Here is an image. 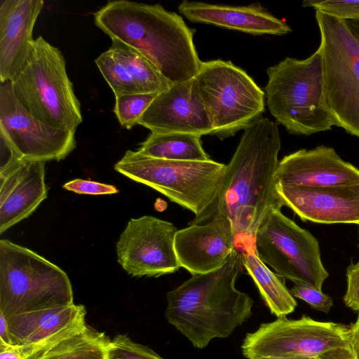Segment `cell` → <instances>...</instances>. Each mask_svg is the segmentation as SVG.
<instances>
[{"instance_id":"cell-1","label":"cell","mask_w":359,"mask_h":359,"mask_svg":"<svg viewBox=\"0 0 359 359\" xmlns=\"http://www.w3.org/2000/svg\"><path fill=\"white\" fill-rule=\"evenodd\" d=\"M281 147L278 123L260 117L244 129L226 165L224 179L212 205L189 224L207 222L216 216L229 219L236 248L252 243L269 208L281 205L276 194L275 175Z\"/></svg>"},{"instance_id":"cell-2","label":"cell","mask_w":359,"mask_h":359,"mask_svg":"<svg viewBox=\"0 0 359 359\" xmlns=\"http://www.w3.org/2000/svg\"><path fill=\"white\" fill-rule=\"evenodd\" d=\"M94 21L111 39L142 53L170 84L189 81L200 69L195 30L159 4L109 1L94 14Z\"/></svg>"},{"instance_id":"cell-3","label":"cell","mask_w":359,"mask_h":359,"mask_svg":"<svg viewBox=\"0 0 359 359\" xmlns=\"http://www.w3.org/2000/svg\"><path fill=\"white\" fill-rule=\"evenodd\" d=\"M235 248L220 268L192 276L167 293L165 316L197 348L215 338H227L252 315L254 300L237 290L243 271Z\"/></svg>"},{"instance_id":"cell-4","label":"cell","mask_w":359,"mask_h":359,"mask_svg":"<svg viewBox=\"0 0 359 359\" xmlns=\"http://www.w3.org/2000/svg\"><path fill=\"white\" fill-rule=\"evenodd\" d=\"M266 103L276 123L291 134L310 135L334 126L325 95L320 47L304 60L285 57L266 70Z\"/></svg>"},{"instance_id":"cell-5","label":"cell","mask_w":359,"mask_h":359,"mask_svg":"<svg viewBox=\"0 0 359 359\" xmlns=\"http://www.w3.org/2000/svg\"><path fill=\"white\" fill-rule=\"evenodd\" d=\"M14 95L34 117L50 126L75 130L83 117L65 58L41 36L35 39L10 80Z\"/></svg>"},{"instance_id":"cell-6","label":"cell","mask_w":359,"mask_h":359,"mask_svg":"<svg viewBox=\"0 0 359 359\" xmlns=\"http://www.w3.org/2000/svg\"><path fill=\"white\" fill-rule=\"evenodd\" d=\"M74 304L67 274L29 248L0 241V313L5 317Z\"/></svg>"},{"instance_id":"cell-7","label":"cell","mask_w":359,"mask_h":359,"mask_svg":"<svg viewBox=\"0 0 359 359\" xmlns=\"http://www.w3.org/2000/svg\"><path fill=\"white\" fill-rule=\"evenodd\" d=\"M226 165L212 159L172 161L128 150L114 165L126 177L145 184L195 215L201 217L215 203Z\"/></svg>"},{"instance_id":"cell-8","label":"cell","mask_w":359,"mask_h":359,"mask_svg":"<svg viewBox=\"0 0 359 359\" xmlns=\"http://www.w3.org/2000/svg\"><path fill=\"white\" fill-rule=\"evenodd\" d=\"M325 95L334 126L359 137V24L316 11Z\"/></svg>"},{"instance_id":"cell-9","label":"cell","mask_w":359,"mask_h":359,"mask_svg":"<svg viewBox=\"0 0 359 359\" xmlns=\"http://www.w3.org/2000/svg\"><path fill=\"white\" fill-rule=\"evenodd\" d=\"M212 127L220 140L233 136L261 117L265 93L247 72L231 61H202L192 79Z\"/></svg>"},{"instance_id":"cell-10","label":"cell","mask_w":359,"mask_h":359,"mask_svg":"<svg viewBox=\"0 0 359 359\" xmlns=\"http://www.w3.org/2000/svg\"><path fill=\"white\" fill-rule=\"evenodd\" d=\"M273 205L252 239L259 258L283 279L322 290L329 273L321 260L318 241Z\"/></svg>"},{"instance_id":"cell-11","label":"cell","mask_w":359,"mask_h":359,"mask_svg":"<svg viewBox=\"0 0 359 359\" xmlns=\"http://www.w3.org/2000/svg\"><path fill=\"white\" fill-rule=\"evenodd\" d=\"M351 327L333 322H321L303 315L262 323L247 333L241 345L248 359L306 356L316 358L329 351L351 345Z\"/></svg>"},{"instance_id":"cell-12","label":"cell","mask_w":359,"mask_h":359,"mask_svg":"<svg viewBox=\"0 0 359 359\" xmlns=\"http://www.w3.org/2000/svg\"><path fill=\"white\" fill-rule=\"evenodd\" d=\"M0 136L27 160L60 161L76 147L75 130L50 126L31 115L15 97L10 81L0 84Z\"/></svg>"},{"instance_id":"cell-13","label":"cell","mask_w":359,"mask_h":359,"mask_svg":"<svg viewBox=\"0 0 359 359\" xmlns=\"http://www.w3.org/2000/svg\"><path fill=\"white\" fill-rule=\"evenodd\" d=\"M177 231L172 223L153 216L130 219L116 243L118 262L128 274L137 277L157 278L178 271Z\"/></svg>"},{"instance_id":"cell-14","label":"cell","mask_w":359,"mask_h":359,"mask_svg":"<svg viewBox=\"0 0 359 359\" xmlns=\"http://www.w3.org/2000/svg\"><path fill=\"white\" fill-rule=\"evenodd\" d=\"M275 190L281 205L304 222L359 225V184L313 187L276 184Z\"/></svg>"},{"instance_id":"cell-15","label":"cell","mask_w":359,"mask_h":359,"mask_svg":"<svg viewBox=\"0 0 359 359\" xmlns=\"http://www.w3.org/2000/svg\"><path fill=\"white\" fill-rule=\"evenodd\" d=\"M156 133L212 135V127L192 79L170 85L158 93L138 121Z\"/></svg>"},{"instance_id":"cell-16","label":"cell","mask_w":359,"mask_h":359,"mask_svg":"<svg viewBox=\"0 0 359 359\" xmlns=\"http://www.w3.org/2000/svg\"><path fill=\"white\" fill-rule=\"evenodd\" d=\"M45 161L18 155L0 165V233L28 217L47 198Z\"/></svg>"},{"instance_id":"cell-17","label":"cell","mask_w":359,"mask_h":359,"mask_svg":"<svg viewBox=\"0 0 359 359\" xmlns=\"http://www.w3.org/2000/svg\"><path fill=\"white\" fill-rule=\"evenodd\" d=\"M236 248L233 226L223 216H216L204 223L189 224L178 230L175 237L180 265L192 275L218 269Z\"/></svg>"},{"instance_id":"cell-18","label":"cell","mask_w":359,"mask_h":359,"mask_svg":"<svg viewBox=\"0 0 359 359\" xmlns=\"http://www.w3.org/2000/svg\"><path fill=\"white\" fill-rule=\"evenodd\" d=\"M276 184L289 187H334L359 184V169L344 161L332 147L302 149L279 161Z\"/></svg>"},{"instance_id":"cell-19","label":"cell","mask_w":359,"mask_h":359,"mask_svg":"<svg viewBox=\"0 0 359 359\" xmlns=\"http://www.w3.org/2000/svg\"><path fill=\"white\" fill-rule=\"evenodd\" d=\"M95 62L115 96L158 94L172 85L142 53L116 39Z\"/></svg>"},{"instance_id":"cell-20","label":"cell","mask_w":359,"mask_h":359,"mask_svg":"<svg viewBox=\"0 0 359 359\" xmlns=\"http://www.w3.org/2000/svg\"><path fill=\"white\" fill-rule=\"evenodd\" d=\"M43 0L0 1V80L10 81L34 40L33 29Z\"/></svg>"},{"instance_id":"cell-21","label":"cell","mask_w":359,"mask_h":359,"mask_svg":"<svg viewBox=\"0 0 359 359\" xmlns=\"http://www.w3.org/2000/svg\"><path fill=\"white\" fill-rule=\"evenodd\" d=\"M177 8L193 22L213 25L253 35H284L292 31L290 25L258 3L230 6L184 0Z\"/></svg>"},{"instance_id":"cell-22","label":"cell","mask_w":359,"mask_h":359,"mask_svg":"<svg viewBox=\"0 0 359 359\" xmlns=\"http://www.w3.org/2000/svg\"><path fill=\"white\" fill-rule=\"evenodd\" d=\"M86 310L83 305L39 310L6 317L13 345L45 344L69 336L84 328Z\"/></svg>"},{"instance_id":"cell-23","label":"cell","mask_w":359,"mask_h":359,"mask_svg":"<svg viewBox=\"0 0 359 359\" xmlns=\"http://www.w3.org/2000/svg\"><path fill=\"white\" fill-rule=\"evenodd\" d=\"M236 248L241 250L243 266L254 280L271 313L277 318L292 313L297 306L295 299L283 278L259 258L252 242Z\"/></svg>"},{"instance_id":"cell-24","label":"cell","mask_w":359,"mask_h":359,"mask_svg":"<svg viewBox=\"0 0 359 359\" xmlns=\"http://www.w3.org/2000/svg\"><path fill=\"white\" fill-rule=\"evenodd\" d=\"M147 156L172 161L210 160L202 147L201 137L192 134L151 133L137 150Z\"/></svg>"},{"instance_id":"cell-25","label":"cell","mask_w":359,"mask_h":359,"mask_svg":"<svg viewBox=\"0 0 359 359\" xmlns=\"http://www.w3.org/2000/svg\"><path fill=\"white\" fill-rule=\"evenodd\" d=\"M111 339L88 325L56 344L40 359H108Z\"/></svg>"},{"instance_id":"cell-26","label":"cell","mask_w":359,"mask_h":359,"mask_svg":"<svg viewBox=\"0 0 359 359\" xmlns=\"http://www.w3.org/2000/svg\"><path fill=\"white\" fill-rule=\"evenodd\" d=\"M158 94H128L115 96L114 111L120 125L130 130L138 125L144 112Z\"/></svg>"},{"instance_id":"cell-27","label":"cell","mask_w":359,"mask_h":359,"mask_svg":"<svg viewBox=\"0 0 359 359\" xmlns=\"http://www.w3.org/2000/svg\"><path fill=\"white\" fill-rule=\"evenodd\" d=\"M108 359H165L147 346L136 343L125 334L111 339Z\"/></svg>"},{"instance_id":"cell-28","label":"cell","mask_w":359,"mask_h":359,"mask_svg":"<svg viewBox=\"0 0 359 359\" xmlns=\"http://www.w3.org/2000/svg\"><path fill=\"white\" fill-rule=\"evenodd\" d=\"M302 6L313 7L341 20H359V0H305Z\"/></svg>"},{"instance_id":"cell-29","label":"cell","mask_w":359,"mask_h":359,"mask_svg":"<svg viewBox=\"0 0 359 359\" xmlns=\"http://www.w3.org/2000/svg\"><path fill=\"white\" fill-rule=\"evenodd\" d=\"M290 292L293 297L306 302L311 308L319 311L328 313L333 306V299L330 296L306 284L294 283Z\"/></svg>"},{"instance_id":"cell-30","label":"cell","mask_w":359,"mask_h":359,"mask_svg":"<svg viewBox=\"0 0 359 359\" xmlns=\"http://www.w3.org/2000/svg\"><path fill=\"white\" fill-rule=\"evenodd\" d=\"M63 188L79 194L104 195L118 192L113 185L81 179L69 181L63 185Z\"/></svg>"},{"instance_id":"cell-31","label":"cell","mask_w":359,"mask_h":359,"mask_svg":"<svg viewBox=\"0 0 359 359\" xmlns=\"http://www.w3.org/2000/svg\"><path fill=\"white\" fill-rule=\"evenodd\" d=\"M347 288L343 297L346 306L359 311V262H351L346 269Z\"/></svg>"},{"instance_id":"cell-32","label":"cell","mask_w":359,"mask_h":359,"mask_svg":"<svg viewBox=\"0 0 359 359\" xmlns=\"http://www.w3.org/2000/svg\"><path fill=\"white\" fill-rule=\"evenodd\" d=\"M316 359H358L351 345L329 351L318 355Z\"/></svg>"},{"instance_id":"cell-33","label":"cell","mask_w":359,"mask_h":359,"mask_svg":"<svg viewBox=\"0 0 359 359\" xmlns=\"http://www.w3.org/2000/svg\"><path fill=\"white\" fill-rule=\"evenodd\" d=\"M0 359H22L19 346L0 343Z\"/></svg>"},{"instance_id":"cell-34","label":"cell","mask_w":359,"mask_h":359,"mask_svg":"<svg viewBox=\"0 0 359 359\" xmlns=\"http://www.w3.org/2000/svg\"><path fill=\"white\" fill-rule=\"evenodd\" d=\"M351 346L359 359V311L355 322L351 325Z\"/></svg>"},{"instance_id":"cell-35","label":"cell","mask_w":359,"mask_h":359,"mask_svg":"<svg viewBox=\"0 0 359 359\" xmlns=\"http://www.w3.org/2000/svg\"><path fill=\"white\" fill-rule=\"evenodd\" d=\"M0 343L6 345H13L9 332L8 324L6 318L0 313Z\"/></svg>"},{"instance_id":"cell-36","label":"cell","mask_w":359,"mask_h":359,"mask_svg":"<svg viewBox=\"0 0 359 359\" xmlns=\"http://www.w3.org/2000/svg\"><path fill=\"white\" fill-rule=\"evenodd\" d=\"M316 358L306 357V356H286V357L266 358H261V359H316Z\"/></svg>"},{"instance_id":"cell-37","label":"cell","mask_w":359,"mask_h":359,"mask_svg":"<svg viewBox=\"0 0 359 359\" xmlns=\"http://www.w3.org/2000/svg\"><path fill=\"white\" fill-rule=\"evenodd\" d=\"M358 247L359 248V230H358Z\"/></svg>"}]
</instances>
